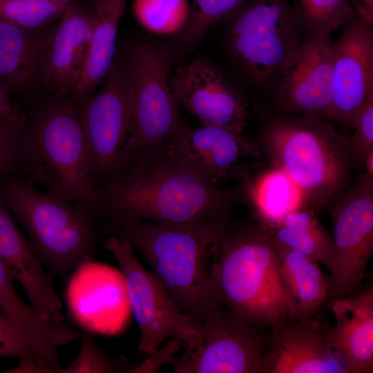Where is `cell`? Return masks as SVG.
I'll use <instances>...</instances> for the list:
<instances>
[{
  "mask_svg": "<svg viewBox=\"0 0 373 373\" xmlns=\"http://www.w3.org/2000/svg\"><path fill=\"white\" fill-rule=\"evenodd\" d=\"M329 345L347 373L373 372V287L331 300Z\"/></svg>",
  "mask_w": 373,
  "mask_h": 373,
  "instance_id": "ffe728a7",
  "label": "cell"
},
{
  "mask_svg": "<svg viewBox=\"0 0 373 373\" xmlns=\"http://www.w3.org/2000/svg\"><path fill=\"white\" fill-rule=\"evenodd\" d=\"M21 129L0 118V175L14 172L22 164Z\"/></svg>",
  "mask_w": 373,
  "mask_h": 373,
  "instance_id": "836d02e7",
  "label": "cell"
},
{
  "mask_svg": "<svg viewBox=\"0 0 373 373\" xmlns=\"http://www.w3.org/2000/svg\"><path fill=\"white\" fill-rule=\"evenodd\" d=\"M119 363L106 354L90 336L84 335L76 358L61 372L111 373L122 372Z\"/></svg>",
  "mask_w": 373,
  "mask_h": 373,
  "instance_id": "1f68e13d",
  "label": "cell"
},
{
  "mask_svg": "<svg viewBox=\"0 0 373 373\" xmlns=\"http://www.w3.org/2000/svg\"><path fill=\"white\" fill-rule=\"evenodd\" d=\"M74 105L92 178L95 188L102 186L116 172L131 130L133 101L124 61L115 58L101 89Z\"/></svg>",
  "mask_w": 373,
  "mask_h": 373,
  "instance_id": "7c38bea8",
  "label": "cell"
},
{
  "mask_svg": "<svg viewBox=\"0 0 373 373\" xmlns=\"http://www.w3.org/2000/svg\"><path fill=\"white\" fill-rule=\"evenodd\" d=\"M350 1L355 13L372 25L373 0H350Z\"/></svg>",
  "mask_w": 373,
  "mask_h": 373,
  "instance_id": "e575fe53",
  "label": "cell"
},
{
  "mask_svg": "<svg viewBox=\"0 0 373 373\" xmlns=\"http://www.w3.org/2000/svg\"><path fill=\"white\" fill-rule=\"evenodd\" d=\"M180 156L211 184L247 176L245 160L259 157L256 142L243 132L209 125L186 127L170 140Z\"/></svg>",
  "mask_w": 373,
  "mask_h": 373,
  "instance_id": "e0dca14e",
  "label": "cell"
},
{
  "mask_svg": "<svg viewBox=\"0 0 373 373\" xmlns=\"http://www.w3.org/2000/svg\"><path fill=\"white\" fill-rule=\"evenodd\" d=\"M124 64L133 117L117 171L136 154L160 145L187 127L170 88L171 57L167 52L153 42L136 41L129 48Z\"/></svg>",
  "mask_w": 373,
  "mask_h": 373,
  "instance_id": "52a82bcc",
  "label": "cell"
},
{
  "mask_svg": "<svg viewBox=\"0 0 373 373\" xmlns=\"http://www.w3.org/2000/svg\"><path fill=\"white\" fill-rule=\"evenodd\" d=\"M0 197L49 274L67 277L93 258L99 232L88 207L42 192L27 179L8 180Z\"/></svg>",
  "mask_w": 373,
  "mask_h": 373,
  "instance_id": "8992f818",
  "label": "cell"
},
{
  "mask_svg": "<svg viewBox=\"0 0 373 373\" xmlns=\"http://www.w3.org/2000/svg\"><path fill=\"white\" fill-rule=\"evenodd\" d=\"M363 166L365 171L364 174L373 179V150L370 151L365 157Z\"/></svg>",
  "mask_w": 373,
  "mask_h": 373,
  "instance_id": "d590c367",
  "label": "cell"
},
{
  "mask_svg": "<svg viewBox=\"0 0 373 373\" xmlns=\"http://www.w3.org/2000/svg\"><path fill=\"white\" fill-rule=\"evenodd\" d=\"M95 23L93 9L70 4L52 30L41 38L38 80L55 96L68 99L77 86Z\"/></svg>",
  "mask_w": 373,
  "mask_h": 373,
  "instance_id": "2e32d148",
  "label": "cell"
},
{
  "mask_svg": "<svg viewBox=\"0 0 373 373\" xmlns=\"http://www.w3.org/2000/svg\"><path fill=\"white\" fill-rule=\"evenodd\" d=\"M178 104L202 125L244 131L249 120L247 104L236 88L213 64L197 58L180 66L169 79Z\"/></svg>",
  "mask_w": 373,
  "mask_h": 373,
  "instance_id": "9a60e30c",
  "label": "cell"
},
{
  "mask_svg": "<svg viewBox=\"0 0 373 373\" xmlns=\"http://www.w3.org/2000/svg\"><path fill=\"white\" fill-rule=\"evenodd\" d=\"M245 0H194L189 23L183 35L186 44H193L202 37L219 19L231 15Z\"/></svg>",
  "mask_w": 373,
  "mask_h": 373,
  "instance_id": "4dcf8cb0",
  "label": "cell"
},
{
  "mask_svg": "<svg viewBox=\"0 0 373 373\" xmlns=\"http://www.w3.org/2000/svg\"><path fill=\"white\" fill-rule=\"evenodd\" d=\"M356 13L334 43L332 103L328 119L352 128L373 95V31Z\"/></svg>",
  "mask_w": 373,
  "mask_h": 373,
  "instance_id": "5bb4252c",
  "label": "cell"
},
{
  "mask_svg": "<svg viewBox=\"0 0 373 373\" xmlns=\"http://www.w3.org/2000/svg\"><path fill=\"white\" fill-rule=\"evenodd\" d=\"M273 240L283 277L296 303V321L315 317L329 297V277L318 262Z\"/></svg>",
  "mask_w": 373,
  "mask_h": 373,
  "instance_id": "603a6c76",
  "label": "cell"
},
{
  "mask_svg": "<svg viewBox=\"0 0 373 373\" xmlns=\"http://www.w3.org/2000/svg\"><path fill=\"white\" fill-rule=\"evenodd\" d=\"M329 207L333 256L328 298L332 300L362 289L373 254V179L360 175Z\"/></svg>",
  "mask_w": 373,
  "mask_h": 373,
  "instance_id": "30bf717a",
  "label": "cell"
},
{
  "mask_svg": "<svg viewBox=\"0 0 373 373\" xmlns=\"http://www.w3.org/2000/svg\"><path fill=\"white\" fill-rule=\"evenodd\" d=\"M245 198L242 184L222 189L203 178L169 140L125 162L95 192L93 211L168 224L227 216Z\"/></svg>",
  "mask_w": 373,
  "mask_h": 373,
  "instance_id": "6da1fadb",
  "label": "cell"
},
{
  "mask_svg": "<svg viewBox=\"0 0 373 373\" xmlns=\"http://www.w3.org/2000/svg\"><path fill=\"white\" fill-rule=\"evenodd\" d=\"M352 128L354 131L348 137V147L354 168H358L373 150V95L359 112Z\"/></svg>",
  "mask_w": 373,
  "mask_h": 373,
  "instance_id": "d6a6232c",
  "label": "cell"
},
{
  "mask_svg": "<svg viewBox=\"0 0 373 373\" xmlns=\"http://www.w3.org/2000/svg\"><path fill=\"white\" fill-rule=\"evenodd\" d=\"M303 30L308 35L332 32L355 14L350 0H291Z\"/></svg>",
  "mask_w": 373,
  "mask_h": 373,
  "instance_id": "f1b7e54d",
  "label": "cell"
},
{
  "mask_svg": "<svg viewBox=\"0 0 373 373\" xmlns=\"http://www.w3.org/2000/svg\"><path fill=\"white\" fill-rule=\"evenodd\" d=\"M334 57L331 34L308 35L292 52L276 84L277 109L328 119L332 103Z\"/></svg>",
  "mask_w": 373,
  "mask_h": 373,
  "instance_id": "4fadbf2b",
  "label": "cell"
},
{
  "mask_svg": "<svg viewBox=\"0 0 373 373\" xmlns=\"http://www.w3.org/2000/svg\"><path fill=\"white\" fill-rule=\"evenodd\" d=\"M133 12L146 30L171 35L185 29L191 8L188 0H134Z\"/></svg>",
  "mask_w": 373,
  "mask_h": 373,
  "instance_id": "83f0119b",
  "label": "cell"
},
{
  "mask_svg": "<svg viewBox=\"0 0 373 373\" xmlns=\"http://www.w3.org/2000/svg\"><path fill=\"white\" fill-rule=\"evenodd\" d=\"M0 357H15L19 365L9 372H61L58 358L46 352L12 320L0 313Z\"/></svg>",
  "mask_w": 373,
  "mask_h": 373,
  "instance_id": "4316f807",
  "label": "cell"
},
{
  "mask_svg": "<svg viewBox=\"0 0 373 373\" xmlns=\"http://www.w3.org/2000/svg\"><path fill=\"white\" fill-rule=\"evenodd\" d=\"M327 329L315 317L271 329L263 373H347L329 345Z\"/></svg>",
  "mask_w": 373,
  "mask_h": 373,
  "instance_id": "ac0fdd59",
  "label": "cell"
},
{
  "mask_svg": "<svg viewBox=\"0 0 373 373\" xmlns=\"http://www.w3.org/2000/svg\"><path fill=\"white\" fill-rule=\"evenodd\" d=\"M70 5L59 0H0V21L35 31L59 19Z\"/></svg>",
  "mask_w": 373,
  "mask_h": 373,
  "instance_id": "f546056e",
  "label": "cell"
},
{
  "mask_svg": "<svg viewBox=\"0 0 373 373\" xmlns=\"http://www.w3.org/2000/svg\"><path fill=\"white\" fill-rule=\"evenodd\" d=\"M242 185L258 223L267 230L288 213L305 207L306 201L299 189L285 173L274 166L254 179L245 177Z\"/></svg>",
  "mask_w": 373,
  "mask_h": 373,
  "instance_id": "cb8c5ba5",
  "label": "cell"
},
{
  "mask_svg": "<svg viewBox=\"0 0 373 373\" xmlns=\"http://www.w3.org/2000/svg\"><path fill=\"white\" fill-rule=\"evenodd\" d=\"M198 343L171 365L173 373H263V356L269 343L265 329L247 324L218 305L196 327Z\"/></svg>",
  "mask_w": 373,
  "mask_h": 373,
  "instance_id": "8fae6325",
  "label": "cell"
},
{
  "mask_svg": "<svg viewBox=\"0 0 373 373\" xmlns=\"http://www.w3.org/2000/svg\"><path fill=\"white\" fill-rule=\"evenodd\" d=\"M219 305L265 329L296 321L294 299L283 277L274 240L259 223L227 229L216 271Z\"/></svg>",
  "mask_w": 373,
  "mask_h": 373,
  "instance_id": "3957f363",
  "label": "cell"
},
{
  "mask_svg": "<svg viewBox=\"0 0 373 373\" xmlns=\"http://www.w3.org/2000/svg\"><path fill=\"white\" fill-rule=\"evenodd\" d=\"M110 235L120 237L149 263L151 273L196 328L219 305L216 271L227 216L168 224L106 216Z\"/></svg>",
  "mask_w": 373,
  "mask_h": 373,
  "instance_id": "7a4b0ae2",
  "label": "cell"
},
{
  "mask_svg": "<svg viewBox=\"0 0 373 373\" xmlns=\"http://www.w3.org/2000/svg\"><path fill=\"white\" fill-rule=\"evenodd\" d=\"M231 55L243 73L260 86L276 84L300 45L303 30L287 0H245L231 14Z\"/></svg>",
  "mask_w": 373,
  "mask_h": 373,
  "instance_id": "ba28073f",
  "label": "cell"
},
{
  "mask_svg": "<svg viewBox=\"0 0 373 373\" xmlns=\"http://www.w3.org/2000/svg\"><path fill=\"white\" fill-rule=\"evenodd\" d=\"M44 102L21 129L27 180L59 198L93 209L96 188L77 110L68 99Z\"/></svg>",
  "mask_w": 373,
  "mask_h": 373,
  "instance_id": "5b68a950",
  "label": "cell"
},
{
  "mask_svg": "<svg viewBox=\"0 0 373 373\" xmlns=\"http://www.w3.org/2000/svg\"><path fill=\"white\" fill-rule=\"evenodd\" d=\"M102 245L115 258L123 276L131 311L140 330L137 349L151 355L166 339L193 345L200 334L151 271L142 266L126 240L109 235Z\"/></svg>",
  "mask_w": 373,
  "mask_h": 373,
  "instance_id": "9c48e42d",
  "label": "cell"
},
{
  "mask_svg": "<svg viewBox=\"0 0 373 373\" xmlns=\"http://www.w3.org/2000/svg\"><path fill=\"white\" fill-rule=\"evenodd\" d=\"M41 38L34 31L0 21V84L9 94H26L38 81Z\"/></svg>",
  "mask_w": 373,
  "mask_h": 373,
  "instance_id": "7402d4cb",
  "label": "cell"
},
{
  "mask_svg": "<svg viewBox=\"0 0 373 373\" xmlns=\"http://www.w3.org/2000/svg\"><path fill=\"white\" fill-rule=\"evenodd\" d=\"M260 146L314 207L329 206L351 182L348 137L332 122L314 116L279 115L263 125Z\"/></svg>",
  "mask_w": 373,
  "mask_h": 373,
  "instance_id": "277c9868",
  "label": "cell"
},
{
  "mask_svg": "<svg viewBox=\"0 0 373 373\" xmlns=\"http://www.w3.org/2000/svg\"><path fill=\"white\" fill-rule=\"evenodd\" d=\"M13 280L0 260V313L16 323L48 354L57 356V347L75 340L77 332L64 323L55 324L43 318L31 305L20 298Z\"/></svg>",
  "mask_w": 373,
  "mask_h": 373,
  "instance_id": "d4e9b609",
  "label": "cell"
},
{
  "mask_svg": "<svg viewBox=\"0 0 373 373\" xmlns=\"http://www.w3.org/2000/svg\"><path fill=\"white\" fill-rule=\"evenodd\" d=\"M268 231L276 241L330 269L332 238L314 209L303 207L294 211Z\"/></svg>",
  "mask_w": 373,
  "mask_h": 373,
  "instance_id": "484cf974",
  "label": "cell"
},
{
  "mask_svg": "<svg viewBox=\"0 0 373 373\" xmlns=\"http://www.w3.org/2000/svg\"><path fill=\"white\" fill-rule=\"evenodd\" d=\"M59 1H64V2H66V3H70L75 1V0H59Z\"/></svg>",
  "mask_w": 373,
  "mask_h": 373,
  "instance_id": "8d00e7d4",
  "label": "cell"
},
{
  "mask_svg": "<svg viewBox=\"0 0 373 373\" xmlns=\"http://www.w3.org/2000/svg\"><path fill=\"white\" fill-rule=\"evenodd\" d=\"M0 260L17 280L33 308L45 320L64 323L62 303L50 276L19 231L12 214L0 197Z\"/></svg>",
  "mask_w": 373,
  "mask_h": 373,
  "instance_id": "d6986e66",
  "label": "cell"
},
{
  "mask_svg": "<svg viewBox=\"0 0 373 373\" xmlns=\"http://www.w3.org/2000/svg\"><path fill=\"white\" fill-rule=\"evenodd\" d=\"M127 0H96V23L79 80L68 100L77 104L90 96L107 75L115 59L119 23Z\"/></svg>",
  "mask_w": 373,
  "mask_h": 373,
  "instance_id": "44dd1931",
  "label": "cell"
}]
</instances>
